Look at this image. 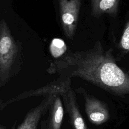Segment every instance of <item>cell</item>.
Listing matches in <instances>:
<instances>
[{
    "label": "cell",
    "mask_w": 129,
    "mask_h": 129,
    "mask_svg": "<svg viewBox=\"0 0 129 129\" xmlns=\"http://www.w3.org/2000/svg\"><path fill=\"white\" fill-rule=\"evenodd\" d=\"M112 52L97 40L90 49L71 52L54 60L46 71L50 75L80 78L114 95L129 94V74L117 64Z\"/></svg>",
    "instance_id": "1"
},
{
    "label": "cell",
    "mask_w": 129,
    "mask_h": 129,
    "mask_svg": "<svg viewBox=\"0 0 129 129\" xmlns=\"http://www.w3.org/2000/svg\"><path fill=\"white\" fill-rule=\"evenodd\" d=\"M22 47L12 34L6 21H0V87H4L21 70Z\"/></svg>",
    "instance_id": "2"
},
{
    "label": "cell",
    "mask_w": 129,
    "mask_h": 129,
    "mask_svg": "<svg viewBox=\"0 0 129 129\" xmlns=\"http://www.w3.org/2000/svg\"><path fill=\"white\" fill-rule=\"evenodd\" d=\"M71 86V78L59 76L57 79L49 82L45 86L39 88L23 92L16 96L7 100H1L0 101V110H3L12 103L30 97H44L51 93L60 95Z\"/></svg>",
    "instance_id": "3"
},
{
    "label": "cell",
    "mask_w": 129,
    "mask_h": 129,
    "mask_svg": "<svg viewBox=\"0 0 129 129\" xmlns=\"http://www.w3.org/2000/svg\"><path fill=\"white\" fill-rule=\"evenodd\" d=\"M76 91L81 94L84 99L85 113L92 124L99 125L109 120L110 113L105 102L90 94L83 88H79Z\"/></svg>",
    "instance_id": "4"
},
{
    "label": "cell",
    "mask_w": 129,
    "mask_h": 129,
    "mask_svg": "<svg viewBox=\"0 0 129 129\" xmlns=\"http://www.w3.org/2000/svg\"><path fill=\"white\" fill-rule=\"evenodd\" d=\"M60 21L64 33L71 39L76 31L82 0H58Z\"/></svg>",
    "instance_id": "5"
},
{
    "label": "cell",
    "mask_w": 129,
    "mask_h": 129,
    "mask_svg": "<svg viewBox=\"0 0 129 129\" xmlns=\"http://www.w3.org/2000/svg\"><path fill=\"white\" fill-rule=\"evenodd\" d=\"M72 129H89L79 108L75 91L70 87L60 95Z\"/></svg>",
    "instance_id": "6"
},
{
    "label": "cell",
    "mask_w": 129,
    "mask_h": 129,
    "mask_svg": "<svg viewBox=\"0 0 129 129\" xmlns=\"http://www.w3.org/2000/svg\"><path fill=\"white\" fill-rule=\"evenodd\" d=\"M56 94H58L51 93L44 96L38 104L27 112L17 129H38L42 118L46 114L50 104Z\"/></svg>",
    "instance_id": "7"
},
{
    "label": "cell",
    "mask_w": 129,
    "mask_h": 129,
    "mask_svg": "<svg viewBox=\"0 0 129 129\" xmlns=\"http://www.w3.org/2000/svg\"><path fill=\"white\" fill-rule=\"evenodd\" d=\"M64 108L62 98L59 94H56L46 113L40 122V129H61L64 118Z\"/></svg>",
    "instance_id": "8"
},
{
    "label": "cell",
    "mask_w": 129,
    "mask_h": 129,
    "mask_svg": "<svg viewBox=\"0 0 129 129\" xmlns=\"http://www.w3.org/2000/svg\"><path fill=\"white\" fill-rule=\"evenodd\" d=\"M120 0H91V15L97 18L104 14L115 18L118 14Z\"/></svg>",
    "instance_id": "9"
},
{
    "label": "cell",
    "mask_w": 129,
    "mask_h": 129,
    "mask_svg": "<svg viewBox=\"0 0 129 129\" xmlns=\"http://www.w3.org/2000/svg\"><path fill=\"white\" fill-rule=\"evenodd\" d=\"M49 48L51 55L55 58H58L64 53L67 46L63 40L54 38L51 41Z\"/></svg>",
    "instance_id": "10"
},
{
    "label": "cell",
    "mask_w": 129,
    "mask_h": 129,
    "mask_svg": "<svg viewBox=\"0 0 129 129\" xmlns=\"http://www.w3.org/2000/svg\"><path fill=\"white\" fill-rule=\"evenodd\" d=\"M118 47L123 54L129 53V20L125 24Z\"/></svg>",
    "instance_id": "11"
},
{
    "label": "cell",
    "mask_w": 129,
    "mask_h": 129,
    "mask_svg": "<svg viewBox=\"0 0 129 129\" xmlns=\"http://www.w3.org/2000/svg\"><path fill=\"white\" fill-rule=\"evenodd\" d=\"M17 122H18L17 120H16L15 121V122H14L13 124L11 127L10 129H17L16 127H17ZM0 129H7V127L5 125H3L1 124L0 125Z\"/></svg>",
    "instance_id": "12"
}]
</instances>
